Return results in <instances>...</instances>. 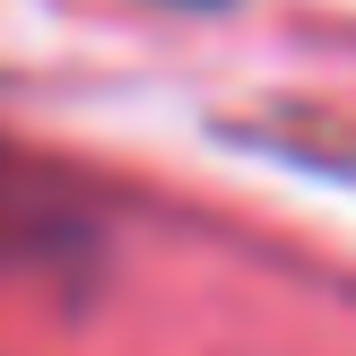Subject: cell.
I'll return each mask as SVG.
<instances>
[{
	"mask_svg": "<svg viewBox=\"0 0 356 356\" xmlns=\"http://www.w3.org/2000/svg\"><path fill=\"white\" fill-rule=\"evenodd\" d=\"M9 209H17V165L0 156V235H9Z\"/></svg>",
	"mask_w": 356,
	"mask_h": 356,
	"instance_id": "1",
	"label": "cell"
},
{
	"mask_svg": "<svg viewBox=\"0 0 356 356\" xmlns=\"http://www.w3.org/2000/svg\"><path fill=\"white\" fill-rule=\"evenodd\" d=\"M183 9H218V0H183Z\"/></svg>",
	"mask_w": 356,
	"mask_h": 356,
	"instance_id": "2",
	"label": "cell"
}]
</instances>
